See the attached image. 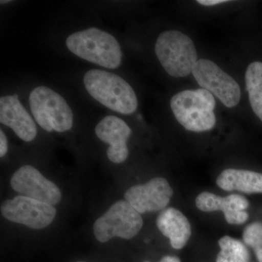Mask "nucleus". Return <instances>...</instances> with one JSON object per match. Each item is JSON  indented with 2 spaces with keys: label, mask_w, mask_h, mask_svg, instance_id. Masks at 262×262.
Returning <instances> with one entry per match:
<instances>
[{
  "label": "nucleus",
  "mask_w": 262,
  "mask_h": 262,
  "mask_svg": "<svg viewBox=\"0 0 262 262\" xmlns=\"http://www.w3.org/2000/svg\"><path fill=\"white\" fill-rule=\"evenodd\" d=\"M84 87L95 100L122 115H131L138 107L132 87L120 76L100 70H91L84 76Z\"/></svg>",
  "instance_id": "obj_1"
},
{
  "label": "nucleus",
  "mask_w": 262,
  "mask_h": 262,
  "mask_svg": "<svg viewBox=\"0 0 262 262\" xmlns=\"http://www.w3.org/2000/svg\"><path fill=\"white\" fill-rule=\"evenodd\" d=\"M66 44L72 53L85 61L111 70L121 65V48L117 39L96 27L71 34Z\"/></svg>",
  "instance_id": "obj_2"
},
{
  "label": "nucleus",
  "mask_w": 262,
  "mask_h": 262,
  "mask_svg": "<svg viewBox=\"0 0 262 262\" xmlns=\"http://www.w3.org/2000/svg\"><path fill=\"white\" fill-rule=\"evenodd\" d=\"M215 98L206 90H187L176 94L170 106L177 121L186 130L205 132L214 127Z\"/></svg>",
  "instance_id": "obj_3"
},
{
  "label": "nucleus",
  "mask_w": 262,
  "mask_h": 262,
  "mask_svg": "<svg viewBox=\"0 0 262 262\" xmlns=\"http://www.w3.org/2000/svg\"><path fill=\"white\" fill-rule=\"evenodd\" d=\"M155 53L165 72L173 77L192 73L198 61L192 39L179 31L161 33L155 44Z\"/></svg>",
  "instance_id": "obj_4"
},
{
  "label": "nucleus",
  "mask_w": 262,
  "mask_h": 262,
  "mask_svg": "<svg viewBox=\"0 0 262 262\" xmlns=\"http://www.w3.org/2000/svg\"><path fill=\"white\" fill-rule=\"evenodd\" d=\"M29 105L36 121L48 132H65L72 128L73 113L56 91L46 86L35 88L29 96Z\"/></svg>",
  "instance_id": "obj_5"
},
{
  "label": "nucleus",
  "mask_w": 262,
  "mask_h": 262,
  "mask_svg": "<svg viewBox=\"0 0 262 262\" xmlns=\"http://www.w3.org/2000/svg\"><path fill=\"white\" fill-rule=\"evenodd\" d=\"M143 225L140 213L128 202L119 201L95 222L94 233L101 243L115 237L129 239L139 234Z\"/></svg>",
  "instance_id": "obj_6"
},
{
  "label": "nucleus",
  "mask_w": 262,
  "mask_h": 262,
  "mask_svg": "<svg viewBox=\"0 0 262 262\" xmlns=\"http://www.w3.org/2000/svg\"><path fill=\"white\" fill-rule=\"evenodd\" d=\"M192 75L202 89L218 98L227 107L232 108L238 104L241 97L238 83L214 62L198 60Z\"/></svg>",
  "instance_id": "obj_7"
},
{
  "label": "nucleus",
  "mask_w": 262,
  "mask_h": 262,
  "mask_svg": "<svg viewBox=\"0 0 262 262\" xmlns=\"http://www.w3.org/2000/svg\"><path fill=\"white\" fill-rule=\"evenodd\" d=\"M1 213L6 220L41 229L48 227L56 218L54 206L25 196H17L7 200L1 205Z\"/></svg>",
  "instance_id": "obj_8"
},
{
  "label": "nucleus",
  "mask_w": 262,
  "mask_h": 262,
  "mask_svg": "<svg viewBox=\"0 0 262 262\" xmlns=\"http://www.w3.org/2000/svg\"><path fill=\"white\" fill-rule=\"evenodd\" d=\"M10 185L20 195L52 206L58 204L61 200V192L56 184L31 165H24L18 169L10 179Z\"/></svg>",
  "instance_id": "obj_9"
},
{
  "label": "nucleus",
  "mask_w": 262,
  "mask_h": 262,
  "mask_svg": "<svg viewBox=\"0 0 262 262\" xmlns=\"http://www.w3.org/2000/svg\"><path fill=\"white\" fill-rule=\"evenodd\" d=\"M173 191L166 179L157 177L144 184L129 188L125 193V201L140 214L156 212L165 208L173 196Z\"/></svg>",
  "instance_id": "obj_10"
},
{
  "label": "nucleus",
  "mask_w": 262,
  "mask_h": 262,
  "mask_svg": "<svg viewBox=\"0 0 262 262\" xmlns=\"http://www.w3.org/2000/svg\"><path fill=\"white\" fill-rule=\"evenodd\" d=\"M195 204L196 208L201 211L223 212L225 220L229 225H243L247 222L249 217L246 211L249 207V201L241 194L221 196L213 193L203 192L196 196Z\"/></svg>",
  "instance_id": "obj_11"
},
{
  "label": "nucleus",
  "mask_w": 262,
  "mask_h": 262,
  "mask_svg": "<svg viewBox=\"0 0 262 262\" xmlns=\"http://www.w3.org/2000/svg\"><path fill=\"white\" fill-rule=\"evenodd\" d=\"M96 134L100 140L110 145L106 155L110 161L119 164L127 160V141L131 129L122 119L113 115L104 117L96 125Z\"/></svg>",
  "instance_id": "obj_12"
},
{
  "label": "nucleus",
  "mask_w": 262,
  "mask_h": 262,
  "mask_svg": "<svg viewBox=\"0 0 262 262\" xmlns=\"http://www.w3.org/2000/svg\"><path fill=\"white\" fill-rule=\"evenodd\" d=\"M0 122L10 127L20 139L27 142L34 140L37 136L35 123L19 101L18 95L0 98Z\"/></svg>",
  "instance_id": "obj_13"
},
{
  "label": "nucleus",
  "mask_w": 262,
  "mask_h": 262,
  "mask_svg": "<svg viewBox=\"0 0 262 262\" xmlns=\"http://www.w3.org/2000/svg\"><path fill=\"white\" fill-rule=\"evenodd\" d=\"M156 224L160 232L170 239V244L174 249H182L190 239V223L184 213L177 208L164 210L157 218Z\"/></svg>",
  "instance_id": "obj_14"
},
{
  "label": "nucleus",
  "mask_w": 262,
  "mask_h": 262,
  "mask_svg": "<svg viewBox=\"0 0 262 262\" xmlns=\"http://www.w3.org/2000/svg\"><path fill=\"white\" fill-rule=\"evenodd\" d=\"M216 184L221 189L229 192L259 194L262 193V173L241 169H226L219 176Z\"/></svg>",
  "instance_id": "obj_15"
},
{
  "label": "nucleus",
  "mask_w": 262,
  "mask_h": 262,
  "mask_svg": "<svg viewBox=\"0 0 262 262\" xmlns=\"http://www.w3.org/2000/svg\"><path fill=\"white\" fill-rule=\"evenodd\" d=\"M245 78L251 108L262 122V62L248 66Z\"/></svg>",
  "instance_id": "obj_16"
},
{
  "label": "nucleus",
  "mask_w": 262,
  "mask_h": 262,
  "mask_svg": "<svg viewBox=\"0 0 262 262\" xmlns=\"http://www.w3.org/2000/svg\"><path fill=\"white\" fill-rule=\"evenodd\" d=\"M221 248L216 262H251L249 251L242 241L230 236H224L219 241Z\"/></svg>",
  "instance_id": "obj_17"
},
{
  "label": "nucleus",
  "mask_w": 262,
  "mask_h": 262,
  "mask_svg": "<svg viewBox=\"0 0 262 262\" xmlns=\"http://www.w3.org/2000/svg\"><path fill=\"white\" fill-rule=\"evenodd\" d=\"M245 244L252 248L258 262H262V222H255L245 228L243 233Z\"/></svg>",
  "instance_id": "obj_18"
},
{
  "label": "nucleus",
  "mask_w": 262,
  "mask_h": 262,
  "mask_svg": "<svg viewBox=\"0 0 262 262\" xmlns=\"http://www.w3.org/2000/svg\"><path fill=\"white\" fill-rule=\"evenodd\" d=\"M8 144L6 136L3 130H0V157L3 158L8 152Z\"/></svg>",
  "instance_id": "obj_19"
},
{
  "label": "nucleus",
  "mask_w": 262,
  "mask_h": 262,
  "mask_svg": "<svg viewBox=\"0 0 262 262\" xmlns=\"http://www.w3.org/2000/svg\"><path fill=\"white\" fill-rule=\"evenodd\" d=\"M227 2L228 1H226V0H198L196 3L202 5H205V6H213V5L222 4V3H227Z\"/></svg>",
  "instance_id": "obj_20"
},
{
  "label": "nucleus",
  "mask_w": 262,
  "mask_h": 262,
  "mask_svg": "<svg viewBox=\"0 0 262 262\" xmlns=\"http://www.w3.org/2000/svg\"><path fill=\"white\" fill-rule=\"evenodd\" d=\"M159 262H181V260L180 258L177 257V256H165Z\"/></svg>",
  "instance_id": "obj_21"
},
{
  "label": "nucleus",
  "mask_w": 262,
  "mask_h": 262,
  "mask_svg": "<svg viewBox=\"0 0 262 262\" xmlns=\"http://www.w3.org/2000/svg\"><path fill=\"white\" fill-rule=\"evenodd\" d=\"M10 1H8V0H7V1H1L2 4H5V3H10Z\"/></svg>",
  "instance_id": "obj_22"
},
{
  "label": "nucleus",
  "mask_w": 262,
  "mask_h": 262,
  "mask_svg": "<svg viewBox=\"0 0 262 262\" xmlns=\"http://www.w3.org/2000/svg\"><path fill=\"white\" fill-rule=\"evenodd\" d=\"M77 262H84V261H77Z\"/></svg>",
  "instance_id": "obj_23"
}]
</instances>
